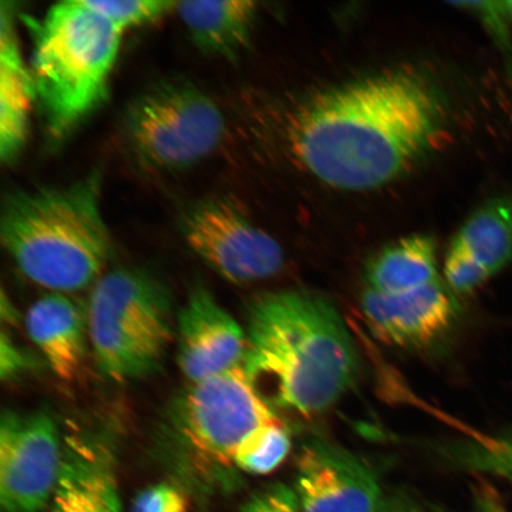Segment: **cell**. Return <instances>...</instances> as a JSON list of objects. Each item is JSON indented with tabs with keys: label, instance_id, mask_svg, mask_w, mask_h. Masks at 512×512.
<instances>
[{
	"label": "cell",
	"instance_id": "cell-1",
	"mask_svg": "<svg viewBox=\"0 0 512 512\" xmlns=\"http://www.w3.org/2000/svg\"><path fill=\"white\" fill-rule=\"evenodd\" d=\"M446 110L433 83L390 69L309 96L291 113L288 147L331 188L366 191L405 175L444 137Z\"/></svg>",
	"mask_w": 512,
	"mask_h": 512
},
{
	"label": "cell",
	"instance_id": "cell-2",
	"mask_svg": "<svg viewBox=\"0 0 512 512\" xmlns=\"http://www.w3.org/2000/svg\"><path fill=\"white\" fill-rule=\"evenodd\" d=\"M243 367L271 406L322 414L357 379L358 356L330 300L307 291L265 293L249 306Z\"/></svg>",
	"mask_w": 512,
	"mask_h": 512
},
{
	"label": "cell",
	"instance_id": "cell-3",
	"mask_svg": "<svg viewBox=\"0 0 512 512\" xmlns=\"http://www.w3.org/2000/svg\"><path fill=\"white\" fill-rule=\"evenodd\" d=\"M0 236L18 270L35 284L63 294L94 285L112 249L100 175L12 192L3 202Z\"/></svg>",
	"mask_w": 512,
	"mask_h": 512
},
{
	"label": "cell",
	"instance_id": "cell-4",
	"mask_svg": "<svg viewBox=\"0 0 512 512\" xmlns=\"http://www.w3.org/2000/svg\"><path fill=\"white\" fill-rule=\"evenodd\" d=\"M30 23L37 100L51 136L63 138L105 100L123 32L85 0L56 4Z\"/></svg>",
	"mask_w": 512,
	"mask_h": 512
},
{
	"label": "cell",
	"instance_id": "cell-5",
	"mask_svg": "<svg viewBox=\"0 0 512 512\" xmlns=\"http://www.w3.org/2000/svg\"><path fill=\"white\" fill-rule=\"evenodd\" d=\"M86 307L89 343L102 375L124 383L159 368L172 330L170 296L156 278L136 268L101 275Z\"/></svg>",
	"mask_w": 512,
	"mask_h": 512
},
{
	"label": "cell",
	"instance_id": "cell-6",
	"mask_svg": "<svg viewBox=\"0 0 512 512\" xmlns=\"http://www.w3.org/2000/svg\"><path fill=\"white\" fill-rule=\"evenodd\" d=\"M226 134L216 101L194 82L162 80L128 105L124 138L140 165L158 172H179L213 156Z\"/></svg>",
	"mask_w": 512,
	"mask_h": 512
},
{
	"label": "cell",
	"instance_id": "cell-7",
	"mask_svg": "<svg viewBox=\"0 0 512 512\" xmlns=\"http://www.w3.org/2000/svg\"><path fill=\"white\" fill-rule=\"evenodd\" d=\"M280 420L241 366L191 383L174 411L178 443L197 460L232 466L249 434Z\"/></svg>",
	"mask_w": 512,
	"mask_h": 512
},
{
	"label": "cell",
	"instance_id": "cell-8",
	"mask_svg": "<svg viewBox=\"0 0 512 512\" xmlns=\"http://www.w3.org/2000/svg\"><path fill=\"white\" fill-rule=\"evenodd\" d=\"M182 233L192 251L230 283L251 284L283 270L278 241L227 198L197 203L185 215Z\"/></svg>",
	"mask_w": 512,
	"mask_h": 512
},
{
	"label": "cell",
	"instance_id": "cell-9",
	"mask_svg": "<svg viewBox=\"0 0 512 512\" xmlns=\"http://www.w3.org/2000/svg\"><path fill=\"white\" fill-rule=\"evenodd\" d=\"M63 440L54 416L6 411L0 420V499L6 512H42L53 502Z\"/></svg>",
	"mask_w": 512,
	"mask_h": 512
},
{
	"label": "cell",
	"instance_id": "cell-10",
	"mask_svg": "<svg viewBox=\"0 0 512 512\" xmlns=\"http://www.w3.org/2000/svg\"><path fill=\"white\" fill-rule=\"evenodd\" d=\"M294 490L304 512H376L383 502L370 467L345 448L319 438L300 448Z\"/></svg>",
	"mask_w": 512,
	"mask_h": 512
},
{
	"label": "cell",
	"instance_id": "cell-11",
	"mask_svg": "<svg viewBox=\"0 0 512 512\" xmlns=\"http://www.w3.org/2000/svg\"><path fill=\"white\" fill-rule=\"evenodd\" d=\"M361 309L379 341L408 350L428 349L443 341L457 317L456 302L440 279L401 293L367 290Z\"/></svg>",
	"mask_w": 512,
	"mask_h": 512
},
{
	"label": "cell",
	"instance_id": "cell-12",
	"mask_svg": "<svg viewBox=\"0 0 512 512\" xmlns=\"http://www.w3.org/2000/svg\"><path fill=\"white\" fill-rule=\"evenodd\" d=\"M177 364L185 379L201 382L241 366L246 332L203 286L191 291L179 311Z\"/></svg>",
	"mask_w": 512,
	"mask_h": 512
},
{
	"label": "cell",
	"instance_id": "cell-13",
	"mask_svg": "<svg viewBox=\"0 0 512 512\" xmlns=\"http://www.w3.org/2000/svg\"><path fill=\"white\" fill-rule=\"evenodd\" d=\"M53 512H121L114 454L105 441L83 434L63 440V463Z\"/></svg>",
	"mask_w": 512,
	"mask_h": 512
},
{
	"label": "cell",
	"instance_id": "cell-14",
	"mask_svg": "<svg viewBox=\"0 0 512 512\" xmlns=\"http://www.w3.org/2000/svg\"><path fill=\"white\" fill-rule=\"evenodd\" d=\"M25 326L53 373L75 380L89 341L87 307L67 294L51 293L30 307Z\"/></svg>",
	"mask_w": 512,
	"mask_h": 512
},
{
	"label": "cell",
	"instance_id": "cell-15",
	"mask_svg": "<svg viewBox=\"0 0 512 512\" xmlns=\"http://www.w3.org/2000/svg\"><path fill=\"white\" fill-rule=\"evenodd\" d=\"M37 99L16 35L14 8L0 10V156L10 162L27 142L31 107Z\"/></svg>",
	"mask_w": 512,
	"mask_h": 512
},
{
	"label": "cell",
	"instance_id": "cell-16",
	"mask_svg": "<svg viewBox=\"0 0 512 512\" xmlns=\"http://www.w3.org/2000/svg\"><path fill=\"white\" fill-rule=\"evenodd\" d=\"M175 11L198 49L234 57L251 38L258 4L251 0H185L177 2Z\"/></svg>",
	"mask_w": 512,
	"mask_h": 512
},
{
	"label": "cell",
	"instance_id": "cell-17",
	"mask_svg": "<svg viewBox=\"0 0 512 512\" xmlns=\"http://www.w3.org/2000/svg\"><path fill=\"white\" fill-rule=\"evenodd\" d=\"M368 290L401 293L438 280L437 247L430 236L415 234L390 243L371 258L364 273Z\"/></svg>",
	"mask_w": 512,
	"mask_h": 512
},
{
	"label": "cell",
	"instance_id": "cell-18",
	"mask_svg": "<svg viewBox=\"0 0 512 512\" xmlns=\"http://www.w3.org/2000/svg\"><path fill=\"white\" fill-rule=\"evenodd\" d=\"M454 241L491 277L512 260V197L492 198L467 217Z\"/></svg>",
	"mask_w": 512,
	"mask_h": 512
},
{
	"label": "cell",
	"instance_id": "cell-19",
	"mask_svg": "<svg viewBox=\"0 0 512 512\" xmlns=\"http://www.w3.org/2000/svg\"><path fill=\"white\" fill-rule=\"evenodd\" d=\"M291 450V438L284 422H271L258 428L242 441L233 465L249 475L264 476L277 470Z\"/></svg>",
	"mask_w": 512,
	"mask_h": 512
},
{
	"label": "cell",
	"instance_id": "cell-20",
	"mask_svg": "<svg viewBox=\"0 0 512 512\" xmlns=\"http://www.w3.org/2000/svg\"><path fill=\"white\" fill-rule=\"evenodd\" d=\"M89 8L107 19L114 28L124 32L157 21L170 11L177 2L169 0H85Z\"/></svg>",
	"mask_w": 512,
	"mask_h": 512
},
{
	"label": "cell",
	"instance_id": "cell-21",
	"mask_svg": "<svg viewBox=\"0 0 512 512\" xmlns=\"http://www.w3.org/2000/svg\"><path fill=\"white\" fill-rule=\"evenodd\" d=\"M453 454L472 469L495 473L512 482V433L466 441L454 447Z\"/></svg>",
	"mask_w": 512,
	"mask_h": 512
},
{
	"label": "cell",
	"instance_id": "cell-22",
	"mask_svg": "<svg viewBox=\"0 0 512 512\" xmlns=\"http://www.w3.org/2000/svg\"><path fill=\"white\" fill-rule=\"evenodd\" d=\"M445 279L448 290L469 294L491 278L485 268L456 241H452L445 260Z\"/></svg>",
	"mask_w": 512,
	"mask_h": 512
},
{
	"label": "cell",
	"instance_id": "cell-23",
	"mask_svg": "<svg viewBox=\"0 0 512 512\" xmlns=\"http://www.w3.org/2000/svg\"><path fill=\"white\" fill-rule=\"evenodd\" d=\"M187 497L175 485L159 483L144 489L134 499L132 512H188Z\"/></svg>",
	"mask_w": 512,
	"mask_h": 512
},
{
	"label": "cell",
	"instance_id": "cell-24",
	"mask_svg": "<svg viewBox=\"0 0 512 512\" xmlns=\"http://www.w3.org/2000/svg\"><path fill=\"white\" fill-rule=\"evenodd\" d=\"M241 512H304L296 490L273 484L255 494Z\"/></svg>",
	"mask_w": 512,
	"mask_h": 512
},
{
	"label": "cell",
	"instance_id": "cell-25",
	"mask_svg": "<svg viewBox=\"0 0 512 512\" xmlns=\"http://www.w3.org/2000/svg\"><path fill=\"white\" fill-rule=\"evenodd\" d=\"M29 368L30 360L27 354L19 349L12 338L3 331L2 337H0V376H2V380H14Z\"/></svg>",
	"mask_w": 512,
	"mask_h": 512
},
{
	"label": "cell",
	"instance_id": "cell-26",
	"mask_svg": "<svg viewBox=\"0 0 512 512\" xmlns=\"http://www.w3.org/2000/svg\"><path fill=\"white\" fill-rule=\"evenodd\" d=\"M412 504L399 501V499H383L376 512H415Z\"/></svg>",
	"mask_w": 512,
	"mask_h": 512
},
{
	"label": "cell",
	"instance_id": "cell-27",
	"mask_svg": "<svg viewBox=\"0 0 512 512\" xmlns=\"http://www.w3.org/2000/svg\"><path fill=\"white\" fill-rule=\"evenodd\" d=\"M503 6L505 12H507L508 18L512 22V0H505V2H503Z\"/></svg>",
	"mask_w": 512,
	"mask_h": 512
},
{
	"label": "cell",
	"instance_id": "cell-28",
	"mask_svg": "<svg viewBox=\"0 0 512 512\" xmlns=\"http://www.w3.org/2000/svg\"><path fill=\"white\" fill-rule=\"evenodd\" d=\"M415 512H420V511L418 509H416Z\"/></svg>",
	"mask_w": 512,
	"mask_h": 512
}]
</instances>
